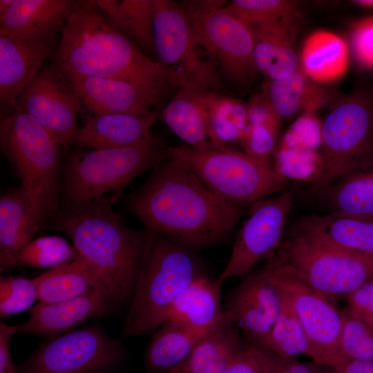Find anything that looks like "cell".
<instances>
[{
    "mask_svg": "<svg viewBox=\"0 0 373 373\" xmlns=\"http://www.w3.org/2000/svg\"><path fill=\"white\" fill-rule=\"evenodd\" d=\"M128 198L146 229L195 252L224 242L244 205L217 194L170 156Z\"/></svg>",
    "mask_w": 373,
    "mask_h": 373,
    "instance_id": "1",
    "label": "cell"
},
{
    "mask_svg": "<svg viewBox=\"0 0 373 373\" xmlns=\"http://www.w3.org/2000/svg\"><path fill=\"white\" fill-rule=\"evenodd\" d=\"M60 34L52 64L64 74L124 81L156 104L170 88L161 64L113 28L95 0L76 1Z\"/></svg>",
    "mask_w": 373,
    "mask_h": 373,
    "instance_id": "2",
    "label": "cell"
},
{
    "mask_svg": "<svg viewBox=\"0 0 373 373\" xmlns=\"http://www.w3.org/2000/svg\"><path fill=\"white\" fill-rule=\"evenodd\" d=\"M116 195L66 209L56 218L77 255L99 276L117 307L132 300L148 230L129 227L112 209Z\"/></svg>",
    "mask_w": 373,
    "mask_h": 373,
    "instance_id": "3",
    "label": "cell"
},
{
    "mask_svg": "<svg viewBox=\"0 0 373 373\" xmlns=\"http://www.w3.org/2000/svg\"><path fill=\"white\" fill-rule=\"evenodd\" d=\"M147 230L133 296L122 332L125 338L156 331L180 293L207 276L198 252Z\"/></svg>",
    "mask_w": 373,
    "mask_h": 373,
    "instance_id": "4",
    "label": "cell"
},
{
    "mask_svg": "<svg viewBox=\"0 0 373 373\" xmlns=\"http://www.w3.org/2000/svg\"><path fill=\"white\" fill-rule=\"evenodd\" d=\"M263 266L294 278L332 300L346 297L373 275V256L346 251L295 230L283 239Z\"/></svg>",
    "mask_w": 373,
    "mask_h": 373,
    "instance_id": "5",
    "label": "cell"
},
{
    "mask_svg": "<svg viewBox=\"0 0 373 373\" xmlns=\"http://www.w3.org/2000/svg\"><path fill=\"white\" fill-rule=\"evenodd\" d=\"M321 133L320 164L308 182L313 188L373 166V84L336 102L322 122Z\"/></svg>",
    "mask_w": 373,
    "mask_h": 373,
    "instance_id": "6",
    "label": "cell"
},
{
    "mask_svg": "<svg viewBox=\"0 0 373 373\" xmlns=\"http://www.w3.org/2000/svg\"><path fill=\"white\" fill-rule=\"evenodd\" d=\"M169 146L153 135L134 144L74 154L64 180L66 209L102 199L121 190L149 169L169 157Z\"/></svg>",
    "mask_w": 373,
    "mask_h": 373,
    "instance_id": "7",
    "label": "cell"
},
{
    "mask_svg": "<svg viewBox=\"0 0 373 373\" xmlns=\"http://www.w3.org/2000/svg\"><path fill=\"white\" fill-rule=\"evenodd\" d=\"M169 156L186 166L222 198L252 203L285 191L287 180L271 164L245 152L210 142L202 148L168 147Z\"/></svg>",
    "mask_w": 373,
    "mask_h": 373,
    "instance_id": "8",
    "label": "cell"
},
{
    "mask_svg": "<svg viewBox=\"0 0 373 373\" xmlns=\"http://www.w3.org/2000/svg\"><path fill=\"white\" fill-rule=\"evenodd\" d=\"M154 50L170 88L178 92H217L222 84L216 66L195 37L180 4L152 0Z\"/></svg>",
    "mask_w": 373,
    "mask_h": 373,
    "instance_id": "9",
    "label": "cell"
},
{
    "mask_svg": "<svg viewBox=\"0 0 373 373\" xmlns=\"http://www.w3.org/2000/svg\"><path fill=\"white\" fill-rule=\"evenodd\" d=\"M0 144L44 218L56 203L59 144L32 116L15 106L1 113Z\"/></svg>",
    "mask_w": 373,
    "mask_h": 373,
    "instance_id": "10",
    "label": "cell"
},
{
    "mask_svg": "<svg viewBox=\"0 0 373 373\" xmlns=\"http://www.w3.org/2000/svg\"><path fill=\"white\" fill-rule=\"evenodd\" d=\"M226 1H184L198 44L230 79L247 84L258 70L253 59L251 29L225 8Z\"/></svg>",
    "mask_w": 373,
    "mask_h": 373,
    "instance_id": "11",
    "label": "cell"
},
{
    "mask_svg": "<svg viewBox=\"0 0 373 373\" xmlns=\"http://www.w3.org/2000/svg\"><path fill=\"white\" fill-rule=\"evenodd\" d=\"M124 356L121 341L91 324L48 338L17 366V373H106Z\"/></svg>",
    "mask_w": 373,
    "mask_h": 373,
    "instance_id": "12",
    "label": "cell"
},
{
    "mask_svg": "<svg viewBox=\"0 0 373 373\" xmlns=\"http://www.w3.org/2000/svg\"><path fill=\"white\" fill-rule=\"evenodd\" d=\"M293 201L292 192L285 191L251 203L229 259L217 278L220 283L246 275L257 262L275 252L283 240Z\"/></svg>",
    "mask_w": 373,
    "mask_h": 373,
    "instance_id": "13",
    "label": "cell"
},
{
    "mask_svg": "<svg viewBox=\"0 0 373 373\" xmlns=\"http://www.w3.org/2000/svg\"><path fill=\"white\" fill-rule=\"evenodd\" d=\"M15 106L32 116L59 145L74 142L82 106L72 85L55 65L39 71L30 80Z\"/></svg>",
    "mask_w": 373,
    "mask_h": 373,
    "instance_id": "14",
    "label": "cell"
},
{
    "mask_svg": "<svg viewBox=\"0 0 373 373\" xmlns=\"http://www.w3.org/2000/svg\"><path fill=\"white\" fill-rule=\"evenodd\" d=\"M261 269L289 296L312 347V360L332 368L343 362L339 352L342 311L302 282L264 266Z\"/></svg>",
    "mask_w": 373,
    "mask_h": 373,
    "instance_id": "15",
    "label": "cell"
},
{
    "mask_svg": "<svg viewBox=\"0 0 373 373\" xmlns=\"http://www.w3.org/2000/svg\"><path fill=\"white\" fill-rule=\"evenodd\" d=\"M282 306L281 289L260 269L230 293L224 312L247 345L268 350Z\"/></svg>",
    "mask_w": 373,
    "mask_h": 373,
    "instance_id": "16",
    "label": "cell"
},
{
    "mask_svg": "<svg viewBox=\"0 0 373 373\" xmlns=\"http://www.w3.org/2000/svg\"><path fill=\"white\" fill-rule=\"evenodd\" d=\"M117 308L106 287L99 285L70 299L38 302L28 310V318L16 325L17 334L55 336L75 329L87 321L108 314Z\"/></svg>",
    "mask_w": 373,
    "mask_h": 373,
    "instance_id": "17",
    "label": "cell"
},
{
    "mask_svg": "<svg viewBox=\"0 0 373 373\" xmlns=\"http://www.w3.org/2000/svg\"><path fill=\"white\" fill-rule=\"evenodd\" d=\"M54 43L0 30L1 113L15 106L19 94L51 55Z\"/></svg>",
    "mask_w": 373,
    "mask_h": 373,
    "instance_id": "18",
    "label": "cell"
},
{
    "mask_svg": "<svg viewBox=\"0 0 373 373\" xmlns=\"http://www.w3.org/2000/svg\"><path fill=\"white\" fill-rule=\"evenodd\" d=\"M75 90L82 108L90 115L153 113L155 102L135 86L117 79L64 74Z\"/></svg>",
    "mask_w": 373,
    "mask_h": 373,
    "instance_id": "19",
    "label": "cell"
},
{
    "mask_svg": "<svg viewBox=\"0 0 373 373\" xmlns=\"http://www.w3.org/2000/svg\"><path fill=\"white\" fill-rule=\"evenodd\" d=\"M76 1L13 0L0 16V30L33 39L55 41Z\"/></svg>",
    "mask_w": 373,
    "mask_h": 373,
    "instance_id": "20",
    "label": "cell"
},
{
    "mask_svg": "<svg viewBox=\"0 0 373 373\" xmlns=\"http://www.w3.org/2000/svg\"><path fill=\"white\" fill-rule=\"evenodd\" d=\"M247 345L224 312L186 360L169 373H222Z\"/></svg>",
    "mask_w": 373,
    "mask_h": 373,
    "instance_id": "21",
    "label": "cell"
},
{
    "mask_svg": "<svg viewBox=\"0 0 373 373\" xmlns=\"http://www.w3.org/2000/svg\"><path fill=\"white\" fill-rule=\"evenodd\" d=\"M155 113L144 116L128 114L90 115L78 129L74 142L96 150L124 147L149 138Z\"/></svg>",
    "mask_w": 373,
    "mask_h": 373,
    "instance_id": "22",
    "label": "cell"
},
{
    "mask_svg": "<svg viewBox=\"0 0 373 373\" xmlns=\"http://www.w3.org/2000/svg\"><path fill=\"white\" fill-rule=\"evenodd\" d=\"M296 231L351 253L373 256V218L330 213L303 216Z\"/></svg>",
    "mask_w": 373,
    "mask_h": 373,
    "instance_id": "23",
    "label": "cell"
},
{
    "mask_svg": "<svg viewBox=\"0 0 373 373\" xmlns=\"http://www.w3.org/2000/svg\"><path fill=\"white\" fill-rule=\"evenodd\" d=\"M43 219L22 186L0 199V264L8 267L12 257L32 241Z\"/></svg>",
    "mask_w": 373,
    "mask_h": 373,
    "instance_id": "24",
    "label": "cell"
},
{
    "mask_svg": "<svg viewBox=\"0 0 373 373\" xmlns=\"http://www.w3.org/2000/svg\"><path fill=\"white\" fill-rule=\"evenodd\" d=\"M221 287L217 279L211 280L207 276L194 280L175 298L164 323L198 330L211 328L224 312L221 303Z\"/></svg>",
    "mask_w": 373,
    "mask_h": 373,
    "instance_id": "25",
    "label": "cell"
},
{
    "mask_svg": "<svg viewBox=\"0 0 373 373\" xmlns=\"http://www.w3.org/2000/svg\"><path fill=\"white\" fill-rule=\"evenodd\" d=\"M349 63L347 43L329 31H315L303 44L300 66L310 80L321 83L336 81L345 75Z\"/></svg>",
    "mask_w": 373,
    "mask_h": 373,
    "instance_id": "26",
    "label": "cell"
},
{
    "mask_svg": "<svg viewBox=\"0 0 373 373\" xmlns=\"http://www.w3.org/2000/svg\"><path fill=\"white\" fill-rule=\"evenodd\" d=\"M211 328L198 330L164 323L153 332L146 345L144 373H169L186 360L199 341Z\"/></svg>",
    "mask_w": 373,
    "mask_h": 373,
    "instance_id": "27",
    "label": "cell"
},
{
    "mask_svg": "<svg viewBox=\"0 0 373 373\" xmlns=\"http://www.w3.org/2000/svg\"><path fill=\"white\" fill-rule=\"evenodd\" d=\"M33 279L37 287L38 302L43 303L70 299L104 285L96 272L77 255Z\"/></svg>",
    "mask_w": 373,
    "mask_h": 373,
    "instance_id": "28",
    "label": "cell"
},
{
    "mask_svg": "<svg viewBox=\"0 0 373 373\" xmlns=\"http://www.w3.org/2000/svg\"><path fill=\"white\" fill-rule=\"evenodd\" d=\"M330 213L373 218V166L350 173L336 182L314 188Z\"/></svg>",
    "mask_w": 373,
    "mask_h": 373,
    "instance_id": "29",
    "label": "cell"
},
{
    "mask_svg": "<svg viewBox=\"0 0 373 373\" xmlns=\"http://www.w3.org/2000/svg\"><path fill=\"white\" fill-rule=\"evenodd\" d=\"M309 80L299 66L293 73L268 83L265 98L280 121L315 111L324 102V91Z\"/></svg>",
    "mask_w": 373,
    "mask_h": 373,
    "instance_id": "30",
    "label": "cell"
},
{
    "mask_svg": "<svg viewBox=\"0 0 373 373\" xmlns=\"http://www.w3.org/2000/svg\"><path fill=\"white\" fill-rule=\"evenodd\" d=\"M192 94L204 111L211 142L226 146L241 139L248 123L247 106L217 92Z\"/></svg>",
    "mask_w": 373,
    "mask_h": 373,
    "instance_id": "31",
    "label": "cell"
},
{
    "mask_svg": "<svg viewBox=\"0 0 373 373\" xmlns=\"http://www.w3.org/2000/svg\"><path fill=\"white\" fill-rule=\"evenodd\" d=\"M224 8L251 30L298 31L297 3L286 0H233Z\"/></svg>",
    "mask_w": 373,
    "mask_h": 373,
    "instance_id": "32",
    "label": "cell"
},
{
    "mask_svg": "<svg viewBox=\"0 0 373 373\" xmlns=\"http://www.w3.org/2000/svg\"><path fill=\"white\" fill-rule=\"evenodd\" d=\"M95 3L113 28L146 50H154L152 0H95Z\"/></svg>",
    "mask_w": 373,
    "mask_h": 373,
    "instance_id": "33",
    "label": "cell"
},
{
    "mask_svg": "<svg viewBox=\"0 0 373 373\" xmlns=\"http://www.w3.org/2000/svg\"><path fill=\"white\" fill-rule=\"evenodd\" d=\"M251 30L254 41L253 59L258 72L274 80L298 68V57L295 50L297 34Z\"/></svg>",
    "mask_w": 373,
    "mask_h": 373,
    "instance_id": "34",
    "label": "cell"
},
{
    "mask_svg": "<svg viewBox=\"0 0 373 373\" xmlns=\"http://www.w3.org/2000/svg\"><path fill=\"white\" fill-rule=\"evenodd\" d=\"M162 116L169 128L190 146L202 148L211 142L205 114L192 93L178 92Z\"/></svg>",
    "mask_w": 373,
    "mask_h": 373,
    "instance_id": "35",
    "label": "cell"
},
{
    "mask_svg": "<svg viewBox=\"0 0 373 373\" xmlns=\"http://www.w3.org/2000/svg\"><path fill=\"white\" fill-rule=\"evenodd\" d=\"M280 289L283 306L271 332L268 350L285 361L295 360L301 354L312 359L313 351L303 327L289 296Z\"/></svg>",
    "mask_w": 373,
    "mask_h": 373,
    "instance_id": "36",
    "label": "cell"
},
{
    "mask_svg": "<svg viewBox=\"0 0 373 373\" xmlns=\"http://www.w3.org/2000/svg\"><path fill=\"white\" fill-rule=\"evenodd\" d=\"M76 251L66 239L58 236L37 238L28 243L10 259L8 267L50 269L73 259Z\"/></svg>",
    "mask_w": 373,
    "mask_h": 373,
    "instance_id": "37",
    "label": "cell"
},
{
    "mask_svg": "<svg viewBox=\"0 0 373 373\" xmlns=\"http://www.w3.org/2000/svg\"><path fill=\"white\" fill-rule=\"evenodd\" d=\"M339 352L344 360H373V329L347 307L342 310Z\"/></svg>",
    "mask_w": 373,
    "mask_h": 373,
    "instance_id": "38",
    "label": "cell"
},
{
    "mask_svg": "<svg viewBox=\"0 0 373 373\" xmlns=\"http://www.w3.org/2000/svg\"><path fill=\"white\" fill-rule=\"evenodd\" d=\"M39 301L33 278L21 276L0 277V316L8 317L29 310Z\"/></svg>",
    "mask_w": 373,
    "mask_h": 373,
    "instance_id": "39",
    "label": "cell"
},
{
    "mask_svg": "<svg viewBox=\"0 0 373 373\" xmlns=\"http://www.w3.org/2000/svg\"><path fill=\"white\" fill-rule=\"evenodd\" d=\"M274 169L280 175L308 182L316 174L321 161L316 151L280 146Z\"/></svg>",
    "mask_w": 373,
    "mask_h": 373,
    "instance_id": "40",
    "label": "cell"
},
{
    "mask_svg": "<svg viewBox=\"0 0 373 373\" xmlns=\"http://www.w3.org/2000/svg\"><path fill=\"white\" fill-rule=\"evenodd\" d=\"M310 111L301 114L285 135L280 146L316 151L322 143L321 126Z\"/></svg>",
    "mask_w": 373,
    "mask_h": 373,
    "instance_id": "41",
    "label": "cell"
},
{
    "mask_svg": "<svg viewBox=\"0 0 373 373\" xmlns=\"http://www.w3.org/2000/svg\"><path fill=\"white\" fill-rule=\"evenodd\" d=\"M278 131L270 127L247 124L240 139L245 153L249 156L271 164Z\"/></svg>",
    "mask_w": 373,
    "mask_h": 373,
    "instance_id": "42",
    "label": "cell"
},
{
    "mask_svg": "<svg viewBox=\"0 0 373 373\" xmlns=\"http://www.w3.org/2000/svg\"><path fill=\"white\" fill-rule=\"evenodd\" d=\"M350 44L352 53L358 66L373 71V15L352 23Z\"/></svg>",
    "mask_w": 373,
    "mask_h": 373,
    "instance_id": "43",
    "label": "cell"
},
{
    "mask_svg": "<svg viewBox=\"0 0 373 373\" xmlns=\"http://www.w3.org/2000/svg\"><path fill=\"white\" fill-rule=\"evenodd\" d=\"M346 298L351 311L373 329V275Z\"/></svg>",
    "mask_w": 373,
    "mask_h": 373,
    "instance_id": "44",
    "label": "cell"
},
{
    "mask_svg": "<svg viewBox=\"0 0 373 373\" xmlns=\"http://www.w3.org/2000/svg\"><path fill=\"white\" fill-rule=\"evenodd\" d=\"M17 334L16 325H8L0 322V373H17L10 351V343L14 334Z\"/></svg>",
    "mask_w": 373,
    "mask_h": 373,
    "instance_id": "45",
    "label": "cell"
},
{
    "mask_svg": "<svg viewBox=\"0 0 373 373\" xmlns=\"http://www.w3.org/2000/svg\"><path fill=\"white\" fill-rule=\"evenodd\" d=\"M222 373H258L257 362L251 347L247 345Z\"/></svg>",
    "mask_w": 373,
    "mask_h": 373,
    "instance_id": "46",
    "label": "cell"
},
{
    "mask_svg": "<svg viewBox=\"0 0 373 373\" xmlns=\"http://www.w3.org/2000/svg\"><path fill=\"white\" fill-rule=\"evenodd\" d=\"M250 346L257 362L258 373H280V357L268 350Z\"/></svg>",
    "mask_w": 373,
    "mask_h": 373,
    "instance_id": "47",
    "label": "cell"
},
{
    "mask_svg": "<svg viewBox=\"0 0 373 373\" xmlns=\"http://www.w3.org/2000/svg\"><path fill=\"white\" fill-rule=\"evenodd\" d=\"M328 367L314 361L300 362L296 359L285 361L281 358L280 373H326Z\"/></svg>",
    "mask_w": 373,
    "mask_h": 373,
    "instance_id": "48",
    "label": "cell"
},
{
    "mask_svg": "<svg viewBox=\"0 0 373 373\" xmlns=\"http://www.w3.org/2000/svg\"><path fill=\"white\" fill-rule=\"evenodd\" d=\"M334 369L341 373H373V360H344Z\"/></svg>",
    "mask_w": 373,
    "mask_h": 373,
    "instance_id": "49",
    "label": "cell"
},
{
    "mask_svg": "<svg viewBox=\"0 0 373 373\" xmlns=\"http://www.w3.org/2000/svg\"><path fill=\"white\" fill-rule=\"evenodd\" d=\"M352 3L365 10H373V0H356L352 1Z\"/></svg>",
    "mask_w": 373,
    "mask_h": 373,
    "instance_id": "50",
    "label": "cell"
},
{
    "mask_svg": "<svg viewBox=\"0 0 373 373\" xmlns=\"http://www.w3.org/2000/svg\"><path fill=\"white\" fill-rule=\"evenodd\" d=\"M13 0H0V16L7 12Z\"/></svg>",
    "mask_w": 373,
    "mask_h": 373,
    "instance_id": "51",
    "label": "cell"
},
{
    "mask_svg": "<svg viewBox=\"0 0 373 373\" xmlns=\"http://www.w3.org/2000/svg\"><path fill=\"white\" fill-rule=\"evenodd\" d=\"M326 373H341L334 368L329 367Z\"/></svg>",
    "mask_w": 373,
    "mask_h": 373,
    "instance_id": "52",
    "label": "cell"
}]
</instances>
